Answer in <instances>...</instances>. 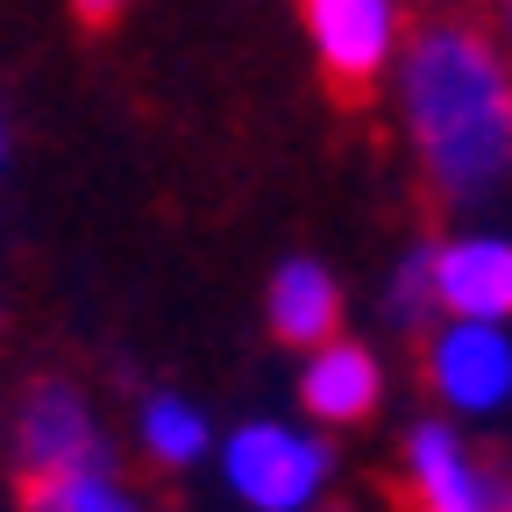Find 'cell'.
<instances>
[{
    "label": "cell",
    "instance_id": "cell-1",
    "mask_svg": "<svg viewBox=\"0 0 512 512\" xmlns=\"http://www.w3.org/2000/svg\"><path fill=\"white\" fill-rule=\"evenodd\" d=\"M420 178L441 207L484 214L512 192V57L470 22H427L392 64Z\"/></svg>",
    "mask_w": 512,
    "mask_h": 512
},
{
    "label": "cell",
    "instance_id": "cell-2",
    "mask_svg": "<svg viewBox=\"0 0 512 512\" xmlns=\"http://www.w3.org/2000/svg\"><path fill=\"white\" fill-rule=\"evenodd\" d=\"M214 456L221 484L249 512H313L335 477V448L292 420H242L228 441H214Z\"/></svg>",
    "mask_w": 512,
    "mask_h": 512
},
{
    "label": "cell",
    "instance_id": "cell-3",
    "mask_svg": "<svg viewBox=\"0 0 512 512\" xmlns=\"http://www.w3.org/2000/svg\"><path fill=\"white\" fill-rule=\"evenodd\" d=\"M427 384L456 420L512 413V328H491V320H434Z\"/></svg>",
    "mask_w": 512,
    "mask_h": 512
},
{
    "label": "cell",
    "instance_id": "cell-4",
    "mask_svg": "<svg viewBox=\"0 0 512 512\" xmlns=\"http://www.w3.org/2000/svg\"><path fill=\"white\" fill-rule=\"evenodd\" d=\"M306 43L320 57V72L335 86H370L399 64L406 29H399V0H299Z\"/></svg>",
    "mask_w": 512,
    "mask_h": 512
},
{
    "label": "cell",
    "instance_id": "cell-5",
    "mask_svg": "<svg viewBox=\"0 0 512 512\" xmlns=\"http://www.w3.org/2000/svg\"><path fill=\"white\" fill-rule=\"evenodd\" d=\"M427 278H434L441 320L512 328V235L505 228H463L448 242H427Z\"/></svg>",
    "mask_w": 512,
    "mask_h": 512
},
{
    "label": "cell",
    "instance_id": "cell-6",
    "mask_svg": "<svg viewBox=\"0 0 512 512\" xmlns=\"http://www.w3.org/2000/svg\"><path fill=\"white\" fill-rule=\"evenodd\" d=\"M505 491L512 484L477 463V448L463 441L456 420H420L406 434V498H413V512H498Z\"/></svg>",
    "mask_w": 512,
    "mask_h": 512
},
{
    "label": "cell",
    "instance_id": "cell-7",
    "mask_svg": "<svg viewBox=\"0 0 512 512\" xmlns=\"http://www.w3.org/2000/svg\"><path fill=\"white\" fill-rule=\"evenodd\" d=\"M377 399H384V363H377L370 342L335 335V342L306 349V363H299V406H306L313 427H356V420L377 413Z\"/></svg>",
    "mask_w": 512,
    "mask_h": 512
},
{
    "label": "cell",
    "instance_id": "cell-8",
    "mask_svg": "<svg viewBox=\"0 0 512 512\" xmlns=\"http://www.w3.org/2000/svg\"><path fill=\"white\" fill-rule=\"evenodd\" d=\"M22 463L29 477H64V470H100V420L72 384H36L22 406Z\"/></svg>",
    "mask_w": 512,
    "mask_h": 512
},
{
    "label": "cell",
    "instance_id": "cell-9",
    "mask_svg": "<svg viewBox=\"0 0 512 512\" xmlns=\"http://www.w3.org/2000/svg\"><path fill=\"white\" fill-rule=\"evenodd\" d=\"M264 313H271V335L292 342V349H320L335 342L342 328V285L320 256H285L271 271V292H264Z\"/></svg>",
    "mask_w": 512,
    "mask_h": 512
},
{
    "label": "cell",
    "instance_id": "cell-10",
    "mask_svg": "<svg viewBox=\"0 0 512 512\" xmlns=\"http://www.w3.org/2000/svg\"><path fill=\"white\" fill-rule=\"evenodd\" d=\"M136 441H143L150 463L185 470V463H207V456H214V420L192 406L185 392H150V399L136 406Z\"/></svg>",
    "mask_w": 512,
    "mask_h": 512
},
{
    "label": "cell",
    "instance_id": "cell-11",
    "mask_svg": "<svg viewBox=\"0 0 512 512\" xmlns=\"http://www.w3.org/2000/svg\"><path fill=\"white\" fill-rule=\"evenodd\" d=\"M29 512H143L128 498V484H114L107 470H64V477H36L29 484Z\"/></svg>",
    "mask_w": 512,
    "mask_h": 512
},
{
    "label": "cell",
    "instance_id": "cell-12",
    "mask_svg": "<svg viewBox=\"0 0 512 512\" xmlns=\"http://www.w3.org/2000/svg\"><path fill=\"white\" fill-rule=\"evenodd\" d=\"M392 313L399 320H427L434 313V278H427V249H406L392 271Z\"/></svg>",
    "mask_w": 512,
    "mask_h": 512
},
{
    "label": "cell",
    "instance_id": "cell-13",
    "mask_svg": "<svg viewBox=\"0 0 512 512\" xmlns=\"http://www.w3.org/2000/svg\"><path fill=\"white\" fill-rule=\"evenodd\" d=\"M72 8H79L86 22H114V15L128 8V0H72Z\"/></svg>",
    "mask_w": 512,
    "mask_h": 512
},
{
    "label": "cell",
    "instance_id": "cell-14",
    "mask_svg": "<svg viewBox=\"0 0 512 512\" xmlns=\"http://www.w3.org/2000/svg\"><path fill=\"white\" fill-rule=\"evenodd\" d=\"M498 22H505V43H512V0H498Z\"/></svg>",
    "mask_w": 512,
    "mask_h": 512
},
{
    "label": "cell",
    "instance_id": "cell-15",
    "mask_svg": "<svg viewBox=\"0 0 512 512\" xmlns=\"http://www.w3.org/2000/svg\"><path fill=\"white\" fill-rule=\"evenodd\" d=\"M0 171H8V121H0Z\"/></svg>",
    "mask_w": 512,
    "mask_h": 512
},
{
    "label": "cell",
    "instance_id": "cell-16",
    "mask_svg": "<svg viewBox=\"0 0 512 512\" xmlns=\"http://www.w3.org/2000/svg\"><path fill=\"white\" fill-rule=\"evenodd\" d=\"M498 512H512V491H505V505H498Z\"/></svg>",
    "mask_w": 512,
    "mask_h": 512
},
{
    "label": "cell",
    "instance_id": "cell-17",
    "mask_svg": "<svg viewBox=\"0 0 512 512\" xmlns=\"http://www.w3.org/2000/svg\"><path fill=\"white\" fill-rule=\"evenodd\" d=\"M328 512H349V505H328Z\"/></svg>",
    "mask_w": 512,
    "mask_h": 512
}]
</instances>
